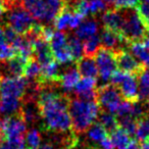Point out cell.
Wrapping results in <instances>:
<instances>
[{
  "instance_id": "7402d4cb",
  "label": "cell",
  "mask_w": 149,
  "mask_h": 149,
  "mask_svg": "<svg viewBox=\"0 0 149 149\" xmlns=\"http://www.w3.org/2000/svg\"><path fill=\"white\" fill-rule=\"evenodd\" d=\"M130 51L134 55V57L142 64L143 66L149 68V50L145 46L143 42L133 41L130 42Z\"/></svg>"
},
{
  "instance_id": "6da1fadb",
  "label": "cell",
  "mask_w": 149,
  "mask_h": 149,
  "mask_svg": "<svg viewBox=\"0 0 149 149\" xmlns=\"http://www.w3.org/2000/svg\"><path fill=\"white\" fill-rule=\"evenodd\" d=\"M41 128L46 133L68 134L72 131L68 96L58 93L49 85L41 87L36 98Z\"/></svg>"
},
{
  "instance_id": "5bb4252c",
  "label": "cell",
  "mask_w": 149,
  "mask_h": 149,
  "mask_svg": "<svg viewBox=\"0 0 149 149\" xmlns=\"http://www.w3.org/2000/svg\"><path fill=\"white\" fill-rule=\"evenodd\" d=\"M19 113L21 114V116L27 125H34L40 122L39 108H38L36 98H26L22 103Z\"/></svg>"
},
{
  "instance_id": "3957f363",
  "label": "cell",
  "mask_w": 149,
  "mask_h": 149,
  "mask_svg": "<svg viewBox=\"0 0 149 149\" xmlns=\"http://www.w3.org/2000/svg\"><path fill=\"white\" fill-rule=\"evenodd\" d=\"M31 15L41 23H50L64 7V0H23Z\"/></svg>"
},
{
  "instance_id": "277c9868",
  "label": "cell",
  "mask_w": 149,
  "mask_h": 149,
  "mask_svg": "<svg viewBox=\"0 0 149 149\" xmlns=\"http://www.w3.org/2000/svg\"><path fill=\"white\" fill-rule=\"evenodd\" d=\"M8 15H7L6 26L10 28L19 35H27L36 25L35 19L31 13L24 7V5L19 2L7 7Z\"/></svg>"
},
{
  "instance_id": "30bf717a",
  "label": "cell",
  "mask_w": 149,
  "mask_h": 149,
  "mask_svg": "<svg viewBox=\"0 0 149 149\" xmlns=\"http://www.w3.org/2000/svg\"><path fill=\"white\" fill-rule=\"evenodd\" d=\"M97 102L106 111L116 114L122 100V94L113 85H103L97 89Z\"/></svg>"
},
{
  "instance_id": "ac0fdd59",
  "label": "cell",
  "mask_w": 149,
  "mask_h": 149,
  "mask_svg": "<svg viewBox=\"0 0 149 149\" xmlns=\"http://www.w3.org/2000/svg\"><path fill=\"white\" fill-rule=\"evenodd\" d=\"M101 21L104 26V29L120 34L124 17H123V13H120L118 9H109V10L105 11L102 15Z\"/></svg>"
},
{
  "instance_id": "7a4b0ae2",
  "label": "cell",
  "mask_w": 149,
  "mask_h": 149,
  "mask_svg": "<svg viewBox=\"0 0 149 149\" xmlns=\"http://www.w3.org/2000/svg\"><path fill=\"white\" fill-rule=\"evenodd\" d=\"M100 106L96 100L74 98L68 101V113L72 128L76 133H84L97 120Z\"/></svg>"
},
{
  "instance_id": "d6986e66",
  "label": "cell",
  "mask_w": 149,
  "mask_h": 149,
  "mask_svg": "<svg viewBox=\"0 0 149 149\" xmlns=\"http://www.w3.org/2000/svg\"><path fill=\"white\" fill-rule=\"evenodd\" d=\"M100 43L103 47L108 48L111 50H120L123 43H126V40L124 39L120 33L110 31V30L104 29L100 36Z\"/></svg>"
},
{
  "instance_id": "1f68e13d",
  "label": "cell",
  "mask_w": 149,
  "mask_h": 149,
  "mask_svg": "<svg viewBox=\"0 0 149 149\" xmlns=\"http://www.w3.org/2000/svg\"><path fill=\"white\" fill-rule=\"evenodd\" d=\"M52 56L55 58V60L60 64H65L72 61V57L70 51L68 49V46L66 44L65 46H62L60 48H57L55 50H52Z\"/></svg>"
},
{
  "instance_id": "ab89813d",
  "label": "cell",
  "mask_w": 149,
  "mask_h": 149,
  "mask_svg": "<svg viewBox=\"0 0 149 149\" xmlns=\"http://www.w3.org/2000/svg\"><path fill=\"white\" fill-rule=\"evenodd\" d=\"M139 149H149V139L142 142V144L139 146Z\"/></svg>"
},
{
  "instance_id": "7dc6e473",
  "label": "cell",
  "mask_w": 149,
  "mask_h": 149,
  "mask_svg": "<svg viewBox=\"0 0 149 149\" xmlns=\"http://www.w3.org/2000/svg\"><path fill=\"white\" fill-rule=\"evenodd\" d=\"M66 1H70V0H66Z\"/></svg>"
},
{
  "instance_id": "8d00e7d4",
  "label": "cell",
  "mask_w": 149,
  "mask_h": 149,
  "mask_svg": "<svg viewBox=\"0 0 149 149\" xmlns=\"http://www.w3.org/2000/svg\"><path fill=\"white\" fill-rule=\"evenodd\" d=\"M0 149H15V145L10 142H7V141H1L0 142Z\"/></svg>"
},
{
  "instance_id": "8992f818",
  "label": "cell",
  "mask_w": 149,
  "mask_h": 149,
  "mask_svg": "<svg viewBox=\"0 0 149 149\" xmlns=\"http://www.w3.org/2000/svg\"><path fill=\"white\" fill-rule=\"evenodd\" d=\"M120 35L124 37L126 42L140 41L146 34V26L143 23L138 13L131 9H126L124 13Z\"/></svg>"
},
{
  "instance_id": "83f0119b",
  "label": "cell",
  "mask_w": 149,
  "mask_h": 149,
  "mask_svg": "<svg viewBox=\"0 0 149 149\" xmlns=\"http://www.w3.org/2000/svg\"><path fill=\"white\" fill-rule=\"evenodd\" d=\"M135 136L138 141L148 140L149 139V116L145 114L143 118L137 120V127L135 131Z\"/></svg>"
},
{
  "instance_id": "484cf974",
  "label": "cell",
  "mask_w": 149,
  "mask_h": 149,
  "mask_svg": "<svg viewBox=\"0 0 149 149\" xmlns=\"http://www.w3.org/2000/svg\"><path fill=\"white\" fill-rule=\"evenodd\" d=\"M24 76L27 80H34L37 81L41 76V65L39 62L33 57L30 58L25 64L24 68Z\"/></svg>"
},
{
  "instance_id": "4316f807",
  "label": "cell",
  "mask_w": 149,
  "mask_h": 149,
  "mask_svg": "<svg viewBox=\"0 0 149 149\" xmlns=\"http://www.w3.org/2000/svg\"><path fill=\"white\" fill-rule=\"evenodd\" d=\"M68 46L70 51V54H72V60L78 61L80 58L83 57V43H82L81 39H79L77 36H70L68 38Z\"/></svg>"
},
{
  "instance_id": "4dcf8cb0",
  "label": "cell",
  "mask_w": 149,
  "mask_h": 149,
  "mask_svg": "<svg viewBox=\"0 0 149 149\" xmlns=\"http://www.w3.org/2000/svg\"><path fill=\"white\" fill-rule=\"evenodd\" d=\"M41 141H42L41 132L38 129L35 128L31 129L27 133V135H26L25 143L28 149H34L36 147H38L41 144Z\"/></svg>"
},
{
  "instance_id": "836d02e7",
  "label": "cell",
  "mask_w": 149,
  "mask_h": 149,
  "mask_svg": "<svg viewBox=\"0 0 149 149\" xmlns=\"http://www.w3.org/2000/svg\"><path fill=\"white\" fill-rule=\"evenodd\" d=\"M137 13L146 27H149V0H139Z\"/></svg>"
},
{
  "instance_id": "ee69618b",
  "label": "cell",
  "mask_w": 149,
  "mask_h": 149,
  "mask_svg": "<svg viewBox=\"0 0 149 149\" xmlns=\"http://www.w3.org/2000/svg\"><path fill=\"white\" fill-rule=\"evenodd\" d=\"M145 35H147V38H149V27L146 28V34Z\"/></svg>"
},
{
  "instance_id": "7bdbcfd3",
  "label": "cell",
  "mask_w": 149,
  "mask_h": 149,
  "mask_svg": "<svg viewBox=\"0 0 149 149\" xmlns=\"http://www.w3.org/2000/svg\"><path fill=\"white\" fill-rule=\"evenodd\" d=\"M106 3H108V4H113L114 2V0H104Z\"/></svg>"
},
{
  "instance_id": "60d3db41",
  "label": "cell",
  "mask_w": 149,
  "mask_h": 149,
  "mask_svg": "<svg viewBox=\"0 0 149 149\" xmlns=\"http://www.w3.org/2000/svg\"><path fill=\"white\" fill-rule=\"evenodd\" d=\"M2 141V120H0V142Z\"/></svg>"
},
{
  "instance_id": "9c48e42d",
  "label": "cell",
  "mask_w": 149,
  "mask_h": 149,
  "mask_svg": "<svg viewBox=\"0 0 149 149\" xmlns=\"http://www.w3.org/2000/svg\"><path fill=\"white\" fill-rule=\"evenodd\" d=\"M95 62L101 81L103 83L108 82L116 68V51L102 46L95 53Z\"/></svg>"
},
{
  "instance_id": "74e56055",
  "label": "cell",
  "mask_w": 149,
  "mask_h": 149,
  "mask_svg": "<svg viewBox=\"0 0 149 149\" xmlns=\"http://www.w3.org/2000/svg\"><path fill=\"white\" fill-rule=\"evenodd\" d=\"M34 149H53V144H51V143H44V144H40L39 146Z\"/></svg>"
},
{
  "instance_id": "f546056e",
  "label": "cell",
  "mask_w": 149,
  "mask_h": 149,
  "mask_svg": "<svg viewBox=\"0 0 149 149\" xmlns=\"http://www.w3.org/2000/svg\"><path fill=\"white\" fill-rule=\"evenodd\" d=\"M100 38L98 36L94 35L92 37H89L85 39V42L83 43L84 54L86 56H94L97 50L100 48Z\"/></svg>"
},
{
  "instance_id": "44dd1931",
  "label": "cell",
  "mask_w": 149,
  "mask_h": 149,
  "mask_svg": "<svg viewBox=\"0 0 149 149\" xmlns=\"http://www.w3.org/2000/svg\"><path fill=\"white\" fill-rule=\"evenodd\" d=\"M77 68L80 74L83 77L96 78L98 76V70L93 56H83L77 61Z\"/></svg>"
},
{
  "instance_id": "603a6c76",
  "label": "cell",
  "mask_w": 149,
  "mask_h": 149,
  "mask_svg": "<svg viewBox=\"0 0 149 149\" xmlns=\"http://www.w3.org/2000/svg\"><path fill=\"white\" fill-rule=\"evenodd\" d=\"M110 138L114 145V149H128L134 140L131 138V135L120 127H118L116 130L112 131Z\"/></svg>"
},
{
  "instance_id": "4fadbf2b",
  "label": "cell",
  "mask_w": 149,
  "mask_h": 149,
  "mask_svg": "<svg viewBox=\"0 0 149 149\" xmlns=\"http://www.w3.org/2000/svg\"><path fill=\"white\" fill-rule=\"evenodd\" d=\"M74 93L78 98L84 100H96L97 97V81L96 78L83 77L74 87Z\"/></svg>"
},
{
  "instance_id": "d590c367",
  "label": "cell",
  "mask_w": 149,
  "mask_h": 149,
  "mask_svg": "<svg viewBox=\"0 0 149 149\" xmlns=\"http://www.w3.org/2000/svg\"><path fill=\"white\" fill-rule=\"evenodd\" d=\"M139 0H114V7L118 10L120 9H132L137 6Z\"/></svg>"
},
{
  "instance_id": "f1b7e54d",
  "label": "cell",
  "mask_w": 149,
  "mask_h": 149,
  "mask_svg": "<svg viewBox=\"0 0 149 149\" xmlns=\"http://www.w3.org/2000/svg\"><path fill=\"white\" fill-rule=\"evenodd\" d=\"M99 122L100 125L107 131L108 133H111L118 127V122L116 116L108 111H101L99 114Z\"/></svg>"
},
{
  "instance_id": "cb8c5ba5",
  "label": "cell",
  "mask_w": 149,
  "mask_h": 149,
  "mask_svg": "<svg viewBox=\"0 0 149 149\" xmlns=\"http://www.w3.org/2000/svg\"><path fill=\"white\" fill-rule=\"evenodd\" d=\"M98 23L94 19H89V21L82 22L81 25L76 30V36L79 39L85 40L89 37L96 35L98 32Z\"/></svg>"
},
{
  "instance_id": "ba28073f",
  "label": "cell",
  "mask_w": 149,
  "mask_h": 149,
  "mask_svg": "<svg viewBox=\"0 0 149 149\" xmlns=\"http://www.w3.org/2000/svg\"><path fill=\"white\" fill-rule=\"evenodd\" d=\"M29 82L25 77H5L0 84V98L22 100L27 93Z\"/></svg>"
},
{
  "instance_id": "5b68a950",
  "label": "cell",
  "mask_w": 149,
  "mask_h": 149,
  "mask_svg": "<svg viewBox=\"0 0 149 149\" xmlns=\"http://www.w3.org/2000/svg\"><path fill=\"white\" fill-rule=\"evenodd\" d=\"M111 85L118 88V91L126 100L131 102L139 101V86L137 74H128L123 70H114L110 77Z\"/></svg>"
},
{
  "instance_id": "8fae6325",
  "label": "cell",
  "mask_w": 149,
  "mask_h": 149,
  "mask_svg": "<svg viewBox=\"0 0 149 149\" xmlns=\"http://www.w3.org/2000/svg\"><path fill=\"white\" fill-rule=\"evenodd\" d=\"M85 17L79 13L70 10L68 6L64 5L60 13L55 17L54 21V27L58 31H65V30L77 29L81 23L84 21Z\"/></svg>"
},
{
  "instance_id": "e0dca14e",
  "label": "cell",
  "mask_w": 149,
  "mask_h": 149,
  "mask_svg": "<svg viewBox=\"0 0 149 149\" xmlns=\"http://www.w3.org/2000/svg\"><path fill=\"white\" fill-rule=\"evenodd\" d=\"M108 136V132L100 125V123H94L87 129L86 140L89 143V148L98 149L100 143Z\"/></svg>"
},
{
  "instance_id": "d4e9b609",
  "label": "cell",
  "mask_w": 149,
  "mask_h": 149,
  "mask_svg": "<svg viewBox=\"0 0 149 149\" xmlns=\"http://www.w3.org/2000/svg\"><path fill=\"white\" fill-rule=\"evenodd\" d=\"M139 99L147 100L149 98V68H143L138 74Z\"/></svg>"
},
{
  "instance_id": "e575fe53",
  "label": "cell",
  "mask_w": 149,
  "mask_h": 149,
  "mask_svg": "<svg viewBox=\"0 0 149 149\" xmlns=\"http://www.w3.org/2000/svg\"><path fill=\"white\" fill-rule=\"evenodd\" d=\"M89 15H95L106 9V2L104 0H87Z\"/></svg>"
},
{
  "instance_id": "9a60e30c",
  "label": "cell",
  "mask_w": 149,
  "mask_h": 149,
  "mask_svg": "<svg viewBox=\"0 0 149 149\" xmlns=\"http://www.w3.org/2000/svg\"><path fill=\"white\" fill-rule=\"evenodd\" d=\"M28 60H25L17 54L13 58L5 61H0V72L7 77H21L24 74L25 64Z\"/></svg>"
},
{
  "instance_id": "52a82bcc",
  "label": "cell",
  "mask_w": 149,
  "mask_h": 149,
  "mask_svg": "<svg viewBox=\"0 0 149 149\" xmlns=\"http://www.w3.org/2000/svg\"><path fill=\"white\" fill-rule=\"evenodd\" d=\"M26 131H27V124L19 112L7 116L2 120V139L7 142L15 143L25 141L24 137Z\"/></svg>"
},
{
  "instance_id": "ffe728a7",
  "label": "cell",
  "mask_w": 149,
  "mask_h": 149,
  "mask_svg": "<svg viewBox=\"0 0 149 149\" xmlns=\"http://www.w3.org/2000/svg\"><path fill=\"white\" fill-rule=\"evenodd\" d=\"M80 72L77 68H68L64 70L62 74H59L58 83L60 84V87L65 92H70L74 89L77 83L80 80Z\"/></svg>"
},
{
  "instance_id": "b9f144b4",
  "label": "cell",
  "mask_w": 149,
  "mask_h": 149,
  "mask_svg": "<svg viewBox=\"0 0 149 149\" xmlns=\"http://www.w3.org/2000/svg\"><path fill=\"white\" fill-rule=\"evenodd\" d=\"M143 43L145 44V46L147 47V49L149 50V38H146V39L144 40V42H143Z\"/></svg>"
},
{
  "instance_id": "f6af8a7d",
  "label": "cell",
  "mask_w": 149,
  "mask_h": 149,
  "mask_svg": "<svg viewBox=\"0 0 149 149\" xmlns=\"http://www.w3.org/2000/svg\"><path fill=\"white\" fill-rule=\"evenodd\" d=\"M147 107H148V109H149V98L147 99Z\"/></svg>"
},
{
  "instance_id": "bcb514c9",
  "label": "cell",
  "mask_w": 149,
  "mask_h": 149,
  "mask_svg": "<svg viewBox=\"0 0 149 149\" xmlns=\"http://www.w3.org/2000/svg\"><path fill=\"white\" fill-rule=\"evenodd\" d=\"M0 84H1V76H0Z\"/></svg>"
},
{
  "instance_id": "2e32d148",
  "label": "cell",
  "mask_w": 149,
  "mask_h": 149,
  "mask_svg": "<svg viewBox=\"0 0 149 149\" xmlns=\"http://www.w3.org/2000/svg\"><path fill=\"white\" fill-rule=\"evenodd\" d=\"M33 50L34 55L36 56V60L39 62L40 65H44V64L53 60L49 43L44 39H42L40 36L33 41Z\"/></svg>"
},
{
  "instance_id": "7c38bea8",
  "label": "cell",
  "mask_w": 149,
  "mask_h": 149,
  "mask_svg": "<svg viewBox=\"0 0 149 149\" xmlns=\"http://www.w3.org/2000/svg\"><path fill=\"white\" fill-rule=\"evenodd\" d=\"M116 66L128 74H138L144 68V66L134 57L132 53L124 49L116 51Z\"/></svg>"
},
{
  "instance_id": "d6a6232c",
  "label": "cell",
  "mask_w": 149,
  "mask_h": 149,
  "mask_svg": "<svg viewBox=\"0 0 149 149\" xmlns=\"http://www.w3.org/2000/svg\"><path fill=\"white\" fill-rule=\"evenodd\" d=\"M118 125H120V128L124 129L128 134L134 135L137 127V120L132 116H122L118 118Z\"/></svg>"
},
{
  "instance_id": "f35d334b",
  "label": "cell",
  "mask_w": 149,
  "mask_h": 149,
  "mask_svg": "<svg viewBox=\"0 0 149 149\" xmlns=\"http://www.w3.org/2000/svg\"><path fill=\"white\" fill-rule=\"evenodd\" d=\"M2 2H3V4H4V6H5V9H6L7 7H9L10 5L19 2V0H2Z\"/></svg>"
}]
</instances>
